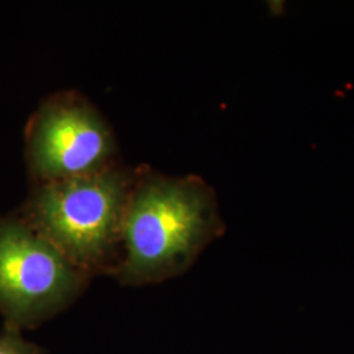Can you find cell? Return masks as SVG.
I'll list each match as a JSON object with an SVG mask.
<instances>
[{
	"label": "cell",
	"mask_w": 354,
	"mask_h": 354,
	"mask_svg": "<svg viewBox=\"0 0 354 354\" xmlns=\"http://www.w3.org/2000/svg\"><path fill=\"white\" fill-rule=\"evenodd\" d=\"M225 232L214 189L200 176H168L136 167L129 194L121 257L112 277L124 286L175 279Z\"/></svg>",
	"instance_id": "obj_1"
},
{
	"label": "cell",
	"mask_w": 354,
	"mask_h": 354,
	"mask_svg": "<svg viewBox=\"0 0 354 354\" xmlns=\"http://www.w3.org/2000/svg\"><path fill=\"white\" fill-rule=\"evenodd\" d=\"M136 167L122 162L61 181L30 184L15 212L89 279L114 273Z\"/></svg>",
	"instance_id": "obj_2"
},
{
	"label": "cell",
	"mask_w": 354,
	"mask_h": 354,
	"mask_svg": "<svg viewBox=\"0 0 354 354\" xmlns=\"http://www.w3.org/2000/svg\"><path fill=\"white\" fill-rule=\"evenodd\" d=\"M91 279L17 214L0 215V315L4 329L37 328L76 302Z\"/></svg>",
	"instance_id": "obj_3"
},
{
	"label": "cell",
	"mask_w": 354,
	"mask_h": 354,
	"mask_svg": "<svg viewBox=\"0 0 354 354\" xmlns=\"http://www.w3.org/2000/svg\"><path fill=\"white\" fill-rule=\"evenodd\" d=\"M24 156L30 184L87 176L121 163L111 124L76 91L39 102L24 129Z\"/></svg>",
	"instance_id": "obj_4"
},
{
	"label": "cell",
	"mask_w": 354,
	"mask_h": 354,
	"mask_svg": "<svg viewBox=\"0 0 354 354\" xmlns=\"http://www.w3.org/2000/svg\"><path fill=\"white\" fill-rule=\"evenodd\" d=\"M0 354H42L36 344L23 339L21 333L3 329L0 332Z\"/></svg>",
	"instance_id": "obj_5"
}]
</instances>
